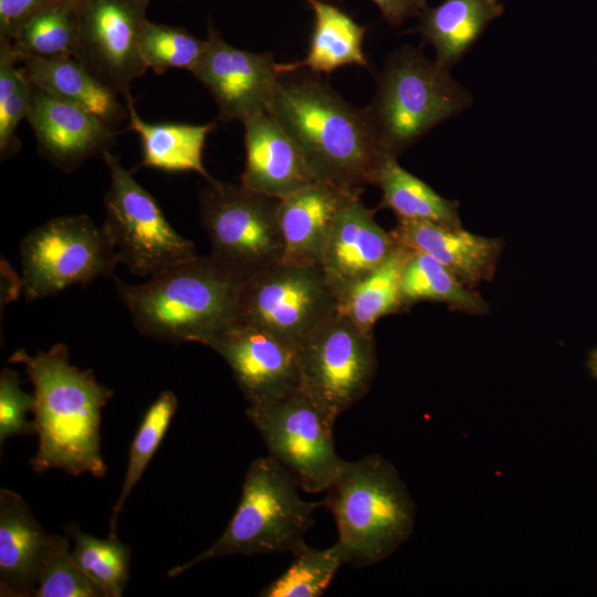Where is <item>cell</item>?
I'll return each mask as SVG.
<instances>
[{
	"instance_id": "obj_24",
	"label": "cell",
	"mask_w": 597,
	"mask_h": 597,
	"mask_svg": "<svg viewBox=\"0 0 597 597\" xmlns=\"http://www.w3.org/2000/svg\"><path fill=\"white\" fill-rule=\"evenodd\" d=\"M314 14V27L306 56L297 62L277 63L280 74L306 69L331 73L346 65L367 67L363 51L366 27L338 7L324 0H306Z\"/></svg>"
},
{
	"instance_id": "obj_34",
	"label": "cell",
	"mask_w": 597,
	"mask_h": 597,
	"mask_svg": "<svg viewBox=\"0 0 597 597\" xmlns=\"http://www.w3.org/2000/svg\"><path fill=\"white\" fill-rule=\"evenodd\" d=\"M11 40L0 36V155L7 159L21 147L17 129L27 119L31 84L23 77Z\"/></svg>"
},
{
	"instance_id": "obj_39",
	"label": "cell",
	"mask_w": 597,
	"mask_h": 597,
	"mask_svg": "<svg viewBox=\"0 0 597 597\" xmlns=\"http://www.w3.org/2000/svg\"><path fill=\"white\" fill-rule=\"evenodd\" d=\"M496 1H501V0H496Z\"/></svg>"
},
{
	"instance_id": "obj_19",
	"label": "cell",
	"mask_w": 597,
	"mask_h": 597,
	"mask_svg": "<svg viewBox=\"0 0 597 597\" xmlns=\"http://www.w3.org/2000/svg\"><path fill=\"white\" fill-rule=\"evenodd\" d=\"M57 537L40 525L18 493L0 490V596L33 597Z\"/></svg>"
},
{
	"instance_id": "obj_31",
	"label": "cell",
	"mask_w": 597,
	"mask_h": 597,
	"mask_svg": "<svg viewBox=\"0 0 597 597\" xmlns=\"http://www.w3.org/2000/svg\"><path fill=\"white\" fill-rule=\"evenodd\" d=\"M74 546L72 556L103 597H121L129 577L130 548L117 537L98 538L77 525L66 527Z\"/></svg>"
},
{
	"instance_id": "obj_22",
	"label": "cell",
	"mask_w": 597,
	"mask_h": 597,
	"mask_svg": "<svg viewBox=\"0 0 597 597\" xmlns=\"http://www.w3.org/2000/svg\"><path fill=\"white\" fill-rule=\"evenodd\" d=\"M23 77L31 85L75 104L104 119L118 130L128 118L126 103L105 86L74 56L24 59L20 61Z\"/></svg>"
},
{
	"instance_id": "obj_8",
	"label": "cell",
	"mask_w": 597,
	"mask_h": 597,
	"mask_svg": "<svg viewBox=\"0 0 597 597\" xmlns=\"http://www.w3.org/2000/svg\"><path fill=\"white\" fill-rule=\"evenodd\" d=\"M109 172L102 226L118 262L132 274L151 277L198 256L191 241L166 219L156 199L109 150L101 156Z\"/></svg>"
},
{
	"instance_id": "obj_7",
	"label": "cell",
	"mask_w": 597,
	"mask_h": 597,
	"mask_svg": "<svg viewBox=\"0 0 597 597\" xmlns=\"http://www.w3.org/2000/svg\"><path fill=\"white\" fill-rule=\"evenodd\" d=\"M280 201L241 182L207 180L199 212L213 260L243 279L280 263L284 251Z\"/></svg>"
},
{
	"instance_id": "obj_3",
	"label": "cell",
	"mask_w": 597,
	"mask_h": 597,
	"mask_svg": "<svg viewBox=\"0 0 597 597\" xmlns=\"http://www.w3.org/2000/svg\"><path fill=\"white\" fill-rule=\"evenodd\" d=\"M243 277L209 254L116 290L136 328L145 336L170 343L208 345L239 318Z\"/></svg>"
},
{
	"instance_id": "obj_16",
	"label": "cell",
	"mask_w": 597,
	"mask_h": 597,
	"mask_svg": "<svg viewBox=\"0 0 597 597\" xmlns=\"http://www.w3.org/2000/svg\"><path fill=\"white\" fill-rule=\"evenodd\" d=\"M27 121L41 156L65 172L108 151L119 133L97 115L33 85Z\"/></svg>"
},
{
	"instance_id": "obj_9",
	"label": "cell",
	"mask_w": 597,
	"mask_h": 597,
	"mask_svg": "<svg viewBox=\"0 0 597 597\" xmlns=\"http://www.w3.org/2000/svg\"><path fill=\"white\" fill-rule=\"evenodd\" d=\"M247 416L269 455L305 492L326 491L344 468L346 461L337 454L334 442L336 419L301 387L271 401L248 406Z\"/></svg>"
},
{
	"instance_id": "obj_29",
	"label": "cell",
	"mask_w": 597,
	"mask_h": 597,
	"mask_svg": "<svg viewBox=\"0 0 597 597\" xmlns=\"http://www.w3.org/2000/svg\"><path fill=\"white\" fill-rule=\"evenodd\" d=\"M78 2L67 0L31 18L11 40L19 62L73 56L80 32Z\"/></svg>"
},
{
	"instance_id": "obj_1",
	"label": "cell",
	"mask_w": 597,
	"mask_h": 597,
	"mask_svg": "<svg viewBox=\"0 0 597 597\" xmlns=\"http://www.w3.org/2000/svg\"><path fill=\"white\" fill-rule=\"evenodd\" d=\"M308 70L282 73L268 113L297 146L315 181L348 191L377 185L388 157L366 112Z\"/></svg>"
},
{
	"instance_id": "obj_27",
	"label": "cell",
	"mask_w": 597,
	"mask_h": 597,
	"mask_svg": "<svg viewBox=\"0 0 597 597\" xmlns=\"http://www.w3.org/2000/svg\"><path fill=\"white\" fill-rule=\"evenodd\" d=\"M377 185L383 192L380 207L392 210L397 218L462 227L459 203L438 195L425 181L402 168L396 157L385 159Z\"/></svg>"
},
{
	"instance_id": "obj_4",
	"label": "cell",
	"mask_w": 597,
	"mask_h": 597,
	"mask_svg": "<svg viewBox=\"0 0 597 597\" xmlns=\"http://www.w3.org/2000/svg\"><path fill=\"white\" fill-rule=\"evenodd\" d=\"M323 504L335 520L344 562L352 566L387 558L413 530L415 503L396 468L377 453L346 461Z\"/></svg>"
},
{
	"instance_id": "obj_23",
	"label": "cell",
	"mask_w": 597,
	"mask_h": 597,
	"mask_svg": "<svg viewBox=\"0 0 597 597\" xmlns=\"http://www.w3.org/2000/svg\"><path fill=\"white\" fill-rule=\"evenodd\" d=\"M502 13L496 0H442L422 10L418 32L434 49V60L451 70Z\"/></svg>"
},
{
	"instance_id": "obj_17",
	"label": "cell",
	"mask_w": 597,
	"mask_h": 597,
	"mask_svg": "<svg viewBox=\"0 0 597 597\" xmlns=\"http://www.w3.org/2000/svg\"><path fill=\"white\" fill-rule=\"evenodd\" d=\"M374 213L363 205L360 195H355L336 216L321 268L337 298L380 266L398 245Z\"/></svg>"
},
{
	"instance_id": "obj_38",
	"label": "cell",
	"mask_w": 597,
	"mask_h": 597,
	"mask_svg": "<svg viewBox=\"0 0 597 597\" xmlns=\"http://www.w3.org/2000/svg\"><path fill=\"white\" fill-rule=\"evenodd\" d=\"M380 10L384 19L392 27L416 17L427 7V0H371Z\"/></svg>"
},
{
	"instance_id": "obj_20",
	"label": "cell",
	"mask_w": 597,
	"mask_h": 597,
	"mask_svg": "<svg viewBox=\"0 0 597 597\" xmlns=\"http://www.w3.org/2000/svg\"><path fill=\"white\" fill-rule=\"evenodd\" d=\"M391 233L398 244L436 258L470 289L493 277L504 248L501 238L404 218H397Z\"/></svg>"
},
{
	"instance_id": "obj_18",
	"label": "cell",
	"mask_w": 597,
	"mask_h": 597,
	"mask_svg": "<svg viewBox=\"0 0 597 597\" xmlns=\"http://www.w3.org/2000/svg\"><path fill=\"white\" fill-rule=\"evenodd\" d=\"M242 124L245 165L241 184L244 187L283 199L316 182L297 146L268 112Z\"/></svg>"
},
{
	"instance_id": "obj_35",
	"label": "cell",
	"mask_w": 597,
	"mask_h": 597,
	"mask_svg": "<svg viewBox=\"0 0 597 597\" xmlns=\"http://www.w3.org/2000/svg\"><path fill=\"white\" fill-rule=\"evenodd\" d=\"M33 597H103V594L75 563L67 537L59 535L41 569Z\"/></svg>"
},
{
	"instance_id": "obj_33",
	"label": "cell",
	"mask_w": 597,
	"mask_h": 597,
	"mask_svg": "<svg viewBox=\"0 0 597 597\" xmlns=\"http://www.w3.org/2000/svg\"><path fill=\"white\" fill-rule=\"evenodd\" d=\"M207 41L181 27L147 20L139 38V54L147 69L160 75L170 69L192 72L201 60Z\"/></svg>"
},
{
	"instance_id": "obj_30",
	"label": "cell",
	"mask_w": 597,
	"mask_h": 597,
	"mask_svg": "<svg viewBox=\"0 0 597 597\" xmlns=\"http://www.w3.org/2000/svg\"><path fill=\"white\" fill-rule=\"evenodd\" d=\"M290 566L259 594L262 597H318L345 564L337 543L315 548L301 542L292 552Z\"/></svg>"
},
{
	"instance_id": "obj_25",
	"label": "cell",
	"mask_w": 597,
	"mask_h": 597,
	"mask_svg": "<svg viewBox=\"0 0 597 597\" xmlns=\"http://www.w3.org/2000/svg\"><path fill=\"white\" fill-rule=\"evenodd\" d=\"M125 103L128 129L135 132L140 139L142 167L165 171H196L206 180L213 179L203 167L202 149L214 123H148L137 113L132 96Z\"/></svg>"
},
{
	"instance_id": "obj_5",
	"label": "cell",
	"mask_w": 597,
	"mask_h": 597,
	"mask_svg": "<svg viewBox=\"0 0 597 597\" xmlns=\"http://www.w3.org/2000/svg\"><path fill=\"white\" fill-rule=\"evenodd\" d=\"M472 104L450 70L413 46L394 51L377 80L366 112L387 156L398 157L440 123Z\"/></svg>"
},
{
	"instance_id": "obj_14",
	"label": "cell",
	"mask_w": 597,
	"mask_h": 597,
	"mask_svg": "<svg viewBox=\"0 0 597 597\" xmlns=\"http://www.w3.org/2000/svg\"><path fill=\"white\" fill-rule=\"evenodd\" d=\"M206 41L205 53L191 73L212 95L219 119L243 123L268 112L281 75L273 56L231 45L211 22Z\"/></svg>"
},
{
	"instance_id": "obj_36",
	"label": "cell",
	"mask_w": 597,
	"mask_h": 597,
	"mask_svg": "<svg viewBox=\"0 0 597 597\" xmlns=\"http://www.w3.org/2000/svg\"><path fill=\"white\" fill-rule=\"evenodd\" d=\"M34 394L24 392L15 370L3 368L0 374V444L13 436L33 434V421L27 413L33 411Z\"/></svg>"
},
{
	"instance_id": "obj_15",
	"label": "cell",
	"mask_w": 597,
	"mask_h": 597,
	"mask_svg": "<svg viewBox=\"0 0 597 597\" xmlns=\"http://www.w3.org/2000/svg\"><path fill=\"white\" fill-rule=\"evenodd\" d=\"M207 346L228 364L248 406L300 388L298 345L270 331L237 322Z\"/></svg>"
},
{
	"instance_id": "obj_2",
	"label": "cell",
	"mask_w": 597,
	"mask_h": 597,
	"mask_svg": "<svg viewBox=\"0 0 597 597\" xmlns=\"http://www.w3.org/2000/svg\"><path fill=\"white\" fill-rule=\"evenodd\" d=\"M9 362L24 365L34 388L33 423L39 447L32 469H51L71 475L107 471L101 452V412L113 391L97 381L92 370L71 365L67 347L55 344L46 352H14Z\"/></svg>"
},
{
	"instance_id": "obj_11",
	"label": "cell",
	"mask_w": 597,
	"mask_h": 597,
	"mask_svg": "<svg viewBox=\"0 0 597 597\" xmlns=\"http://www.w3.org/2000/svg\"><path fill=\"white\" fill-rule=\"evenodd\" d=\"M300 387L335 419L369 390L377 369L373 332L336 312L298 345Z\"/></svg>"
},
{
	"instance_id": "obj_32",
	"label": "cell",
	"mask_w": 597,
	"mask_h": 597,
	"mask_svg": "<svg viewBox=\"0 0 597 597\" xmlns=\"http://www.w3.org/2000/svg\"><path fill=\"white\" fill-rule=\"evenodd\" d=\"M178 401L170 390L161 391L146 410L132 441L124 482L119 495L112 507L108 536L117 537L118 516L132 490L140 480L149 461L156 453L177 410Z\"/></svg>"
},
{
	"instance_id": "obj_26",
	"label": "cell",
	"mask_w": 597,
	"mask_h": 597,
	"mask_svg": "<svg viewBox=\"0 0 597 597\" xmlns=\"http://www.w3.org/2000/svg\"><path fill=\"white\" fill-rule=\"evenodd\" d=\"M409 253L410 249L398 244L380 266L338 297L337 312L373 332L379 318L402 311L401 275Z\"/></svg>"
},
{
	"instance_id": "obj_28",
	"label": "cell",
	"mask_w": 597,
	"mask_h": 597,
	"mask_svg": "<svg viewBox=\"0 0 597 597\" xmlns=\"http://www.w3.org/2000/svg\"><path fill=\"white\" fill-rule=\"evenodd\" d=\"M401 296L406 307L420 301L439 302L471 315L489 311L484 298L465 286L432 255L410 250L401 275Z\"/></svg>"
},
{
	"instance_id": "obj_37",
	"label": "cell",
	"mask_w": 597,
	"mask_h": 597,
	"mask_svg": "<svg viewBox=\"0 0 597 597\" xmlns=\"http://www.w3.org/2000/svg\"><path fill=\"white\" fill-rule=\"evenodd\" d=\"M67 0H0V36L12 40L38 13Z\"/></svg>"
},
{
	"instance_id": "obj_10",
	"label": "cell",
	"mask_w": 597,
	"mask_h": 597,
	"mask_svg": "<svg viewBox=\"0 0 597 597\" xmlns=\"http://www.w3.org/2000/svg\"><path fill=\"white\" fill-rule=\"evenodd\" d=\"M21 285L29 300L112 274L118 258L102 227L86 214L53 218L21 241Z\"/></svg>"
},
{
	"instance_id": "obj_13",
	"label": "cell",
	"mask_w": 597,
	"mask_h": 597,
	"mask_svg": "<svg viewBox=\"0 0 597 597\" xmlns=\"http://www.w3.org/2000/svg\"><path fill=\"white\" fill-rule=\"evenodd\" d=\"M150 0H80V32L74 57L105 86L130 97L132 82L147 67L139 38Z\"/></svg>"
},
{
	"instance_id": "obj_6",
	"label": "cell",
	"mask_w": 597,
	"mask_h": 597,
	"mask_svg": "<svg viewBox=\"0 0 597 597\" xmlns=\"http://www.w3.org/2000/svg\"><path fill=\"white\" fill-rule=\"evenodd\" d=\"M291 473L272 457L254 459L244 475L234 514L218 540L191 561L168 572L176 577L216 557L292 552L314 524L322 501H305Z\"/></svg>"
},
{
	"instance_id": "obj_21",
	"label": "cell",
	"mask_w": 597,
	"mask_h": 597,
	"mask_svg": "<svg viewBox=\"0 0 597 597\" xmlns=\"http://www.w3.org/2000/svg\"><path fill=\"white\" fill-rule=\"evenodd\" d=\"M360 193L316 181L281 199L277 211L284 243L281 262L321 266L336 216L348 199Z\"/></svg>"
},
{
	"instance_id": "obj_12",
	"label": "cell",
	"mask_w": 597,
	"mask_h": 597,
	"mask_svg": "<svg viewBox=\"0 0 597 597\" xmlns=\"http://www.w3.org/2000/svg\"><path fill=\"white\" fill-rule=\"evenodd\" d=\"M337 308V295L320 265L280 262L242 280L238 322L300 345Z\"/></svg>"
}]
</instances>
